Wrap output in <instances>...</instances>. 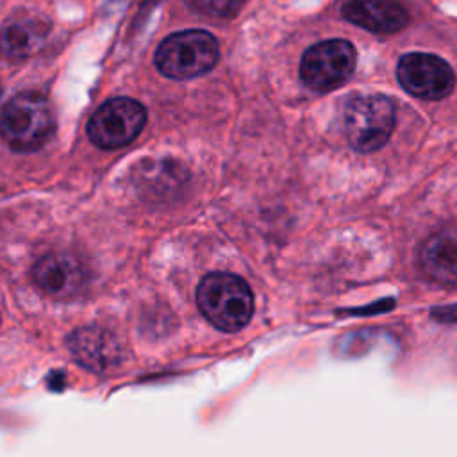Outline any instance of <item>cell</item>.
<instances>
[{
  "mask_svg": "<svg viewBox=\"0 0 457 457\" xmlns=\"http://www.w3.org/2000/svg\"><path fill=\"white\" fill-rule=\"evenodd\" d=\"M196 303L204 318L220 330L236 332L253 314V295L250 286L232 273H209L196 289Z\"/></svg>",
  "mask_w": 457,
  "mask_h": 457,
  "instance_id": "obj_1",
  "label": "cell"
},
{
  "mask_svg": "<svg viewBox=\"0 0 457 457\" xmlns=\"http://www.w3.org/2000/svg\"><path fill=\"white\" fill-rule=\"evenodd\" d=\"M54 129L50 104L39 93H18L2 109V136L14 152L41 148L52 137Z\"/></svg>",
  "mask_w": 457,
  "mask_h": 457,
  "instance_id": "obj_2",
  "label": "cell"
},
{
  "mask_svg": "<svg viewBox=\"0 0 457 457\" xmlns=\"http://www.w3.org/2000/svg\"><path fill=\"white\" fill-rule=\"evenodd\" d=\"M157 70L170 79L200 77L218 62V43L205 30H182L161 41L155 52Z\"/></svg>",
  "mask_w": 457,
  "mask_h": 457,
  "instance_id": "obj_3",
  "label": "cell"
},
{
  "mask_svg": "<svg viewBox=\"0 0 457 457\" xmlns=\"http://www.w3.org/2000/svg\"><path fill=\"white\" fill-rule=\"evenodd\" d=\"M343 129L350 146L368 154L382 148L395 129L393 102L382 95H355L343 109Z\"/></svg>",
  "mask_w": 457,
  "mask_h": 457,
  "instance_id": "obj_4",
  "label": "cell"
},
{
  "mask_svg": "<svg viewBox=\"0 0 457 457\" xmlns=\"http://www.w3.org/2000/svg\"><path fill=\"white\" fill-rule=\"evenodd\" d=\"M355 48L345 39H327L305 50L300 79L312 91H330L345 84L355 70Z\"/></svg>",
  "mask_w": 457,
  "mask_h": 457,
  "instance_id": "obj_5",
  "label": "cell"
},
{
  "mask_svg": "<svg viewBox=\"0 0 457 457\" xmlns=\"http://www.w3.org/2000/svg\"><path fill=\"white\" fill-rule=\"evenodd\" d=\"M145 121L146 111L137 100L118 96L95 111L87 123V136L98 148L114 150L134 141Z\"/></svg>",
  "mask_w": 457,
  "mask_h": 457,
  "instance_id": "obj_6",
  "label": "cell"
},
{
  "mask_svg": "<svg viewBox=\"0 0 457 457\" xmlns=\"http://www.w3.org/2000/svg\"><path fill=\"white\" fill-rule=\"evenodd\" d=\"M400 86L416 98L441 100L455 87L453 68L434 54L411 52L405 54L396 66Z\"/></svg>",
  "mask_w": 457,
  "mask_h": 457,
  "instance_id": "obj_7",
  "label": "cell"
},
{
  "mask_svg": "<svg viewBox=\"0 0 457 457\" xmlns=\"http://www.w3.org/2000/svg\"><path fill=\"white\" fill-rule=\"evenodd\" d=\"M68 348L84 368L104 373L114 370L123 361V346L118 337L104 327H80L68 337Z\"/></svg>",
  "mask_w": 457,
  "mask_h": 457,
  "instance_id": "obj_8",
  "label": "cell"
},
{
  "mask_svg": "<svg viewBox=\"0 0 457 457\" xmlns=\"http://www.w3.org/2000/svg\"><path fill=\"white\" fill-rule=\"evenodd\" d=\"M32 278L50 296L71 298L84 287L86 271L75 255L52 252L34 264Z\"/></svg>",
  "mask_w": 457,
  "mask_h": 457,
  "instance_id": "obj_9",
  "label": "cell"
},
{
  "mask_svg": "<svg viewBox=\"0 0 457 457\" xmlns=\"http://www.w3.org/2000/svg\"><path fill=\"white\" fill-rule=\"evenodd\" d=\"M341 14L350 23L375 34H395L409 21V14L398 0H346Z\"/></svg>",
  "mask_w": 457,
  "mask_h": 457,
  "instance_id": "obj_10",
  "label": "cell"
},
{
  "mask_svg": "<svg viewBox=\"0 0 457 457\" xmlns=\"http://www.w3.org/2000/svg\"><path fill=\"white\" fill-rule=\"evenodd\" d=\"M420 268L434 282L457 284V228L448 227L428 236L420 248Z\"/></svg>",
  "mask_w": 457,
  "mask_h": 457,
  "instance_id": "obj_11",
  "label": "cell"
},
{
  "mask_svg": "<svg viewBox=\"0 0 457 457\" xmlns=\"http://www.w3.org/2000/svg\"><path fill=\"white\" fill-rule=\"evenodd\" d=\"M48 25L43 20H16L4 29V50L11 57H25L43 43Z\"/></svg>",
  "mask_w": 457,
  "mask_h": 457,
  "instance_id": "obj_12",
  "label": "cell"
}]
</instances>
